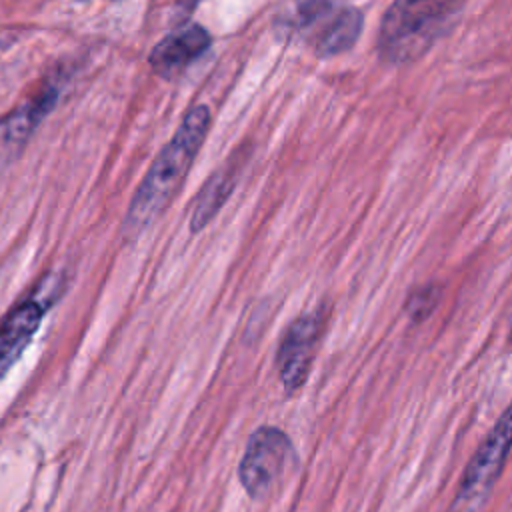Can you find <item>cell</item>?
<instances>
[{"instance_id": "cell-3", "label": "cell", "mask_w": 512, "mask_h": 512, "mask_svg": "<svg viewBox=\"0 0 512 512\" xmlns=\"http://www.w3.org/2000/svg\"><path fill=\"white\" fill-rule=\"evenodd\" d=\"M512 450V402L498 416L464 468L452 512H474L492 490Z\"/></svg>"}, {"instance_id": "cell-8", "label": "cell", "mask_w": 512, "mask_h": 512, "mask_svg": "<svg viewBox=\"0 0 512 512\" xmlns=\"http://www.w3.org/2000/svg\"><path fill=\"white\" fill-rule=\"evenodd\" d=\"M210 46V34L198 24H186L164 36L150 52V68L162 78H174Z\"/></svg>"}, {"instance_id": "cell-7", "label": "cell", "mask_w": 512, "mask_h": 512, "mask_svg": "<svg viewBox=\"0 0 512 512\" xmlns=\"http://www.w3.org/2000/svg\"><path fill=\"white\" fill-rule=\"evenodd\" d=\"M56 98L58 90L46 84L32 98L0 118V170L20 154L36 126L54 108Z\"/></svg>"}, {"instance_id": "cell-9", "label": "cell", "mask_w": 512, "mask_h": 512, "mask_svg": "<svg viewBox=\"0 0 512 512\" xmlns=\"http://www.w3.org/2000/svg\"><path fill=\"white\" fill-rule=\"evenodd\" d=\"M242 160L228 158L202 186V190L196 196V202L192 206V216H190V230L200 232L204 230L212 218L220 212L228 196L232 194L238 174H240Z\"/></svg>"}, {"instance_id": "cell-4", "label": "cell", "mask_w": 512, "mask_h": 512, "mask_svg": "<svg viewBox=\"0 0 512 512\" xmlns=\"http://www.w3.org/2000/svg\"><path fill=\"white\" fill-rule=\"evenodd\" d=\"M294 460L290 436L276 426L256 428L238 464V480L252 500H264Z\"/></svg>"}, {"instance_id": "cell-10", "label": "cell", "mask_w": 512, "mask_h": 512, "mask_svg": "<svg viewBox=\"0 0 512 512\" xmlns=\"http://www.w3.org/2000/svg\"><path fill=\"white\" fill-rule=\"evenodd\" d=\"M362 12L354 6H342L324 30L312 40L318 56L328 58L352 48L362 32Z\"/></svg>"}, {"instance_id": "cell-5", "label": "cell", "mask_w": 512, "mask_h": 512, "mask_svg": "<svg viewBox=\"0 0 512 512\" xmlns=\"http://www.w3.org/2000/svg\"><path fill=\"white\" fill-rule=\"evenodd\" d=\"M54 280L56 278L38 280V284L0 318V382L36 336L46 310L56 298V292L50 290Z\"/></svg>"}, {"instance_id": "cell-11", "label": "cell", "mask_w": 512, "mask_h": 512, "mask_svg": "<svg viewBox=\"0 0 512 512\" xmlns=\"http://www.w3.org/2000/svg\"><path fill=\"white\" fill-rule=\"evenodd\" d=\"M342 6L340 0H294L288 22L292 28L310 34V40H314Z\"/></svg>"}, {"instance_id": "cell-12", "label": "cell", "mask_w": 512, "mask_h": 512, "mask_svg": "<svg viewBox=\"0 0 512 512\" xmlns=\"http://www.w3.org/2000/svg\"><path fill=\"white\" fill-rule=\"evenodd\" d=\"M438 300H440V286L424 284L410 292V296L406 300V312L412 320L420 322L426 316H430V312L436 308Z\"/></svg>"}, {"instance_id": "cell-1", "label": "cell", "mask_w": 512, "mask_h": 512, "mask_svg": "<svg viewBox=\"0 0 512 512\" xmlns=\"http://www.w3.org/2000/svg\"><path fill=\"white\" fill-rule=\"evenodd\" d=\"M210 128L208 106L192 108L182 124L176 128L174 136L164 144L158 156L152 160L146 176L138 184L124 222L122 236L126 240L138 238L150 224H154L168 204L178 194L180 186L190 172L196 154L202 148Z\"/></svg>"}, {"instance_id": "cell-2", "label": "cell", "mask_w": 512, "mask_h": 512, "mask_svg": "<svg viewBox=\"0 0 512 512\" xmlns=\"http://www.w3.org/2000/svg\"><path fill=\"white\" fill-rule=\"evenodd\" d=\"M462 4L464 0H394L382 18L380 56L392 64L420 58L448 32Z\"/></svg>"}, {"instance_id": "cell-6", "label": "cell", "mask_w": 512, "mask_h": 512, "mask_svg": "<svg viewBox=\"0 0 512 512\" xmlns=\"http://www.w3.org/2000/svg\"><path fill=\"white\" fill-rule=\"evenodd\" d=\"M324 324L326 312L318 308L300 314L284 330L276 350V366L286 394H296L306 384Z\"/></svg>"}]
</instances>
